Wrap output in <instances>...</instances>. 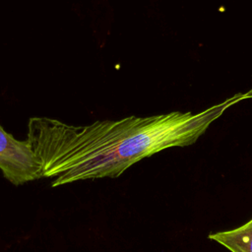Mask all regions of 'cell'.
Here are the masks:
<instances>
[{"label": "cell", "instance_id": "cell-1", "mask_svg": "<svg viewBox=\"0 0 252 252\" xmlns=\"http://www.w3.org/2000/svg\"><path fill=\"white\" fill-rule=\"evenodd\" d=\"M247 98H252V89L197 113L131 115L81 126L31 117L27 140L40 163L42 177L52 178V187L114 178L145 158L194 144L225 110Z\"/></svg>", "mask_w": 252, "mask_h": 252}, {"label": "cell", "instance_id": "cell-2", "mask_svg": "<svg viewBox=\"0 0 252 252\" xmlns=\"http://www.w3.org/2000/svg\"><path fill=\"white\" fill-rule=\"evenodd\" d=\"M0 170L14 185L42 177L40 163L28 140H17L0 125Z\"/></svg>", "mask_w": 252, "mask_h": 252}, {"label": "cell", "instance_id": "cell-3", "mask_svg": "<svg viewBox=\"0 0 252 252\" xmlns=\"http://www.w3.org/2000/svg\"><path fill=\"white\" fill-rule=\"evenodd\" d=\"M209 238L230 252H252V220L231 230L212 233Z\"/></svg>", "mask_w": 252, "mask_h": 252}]
</instances>
